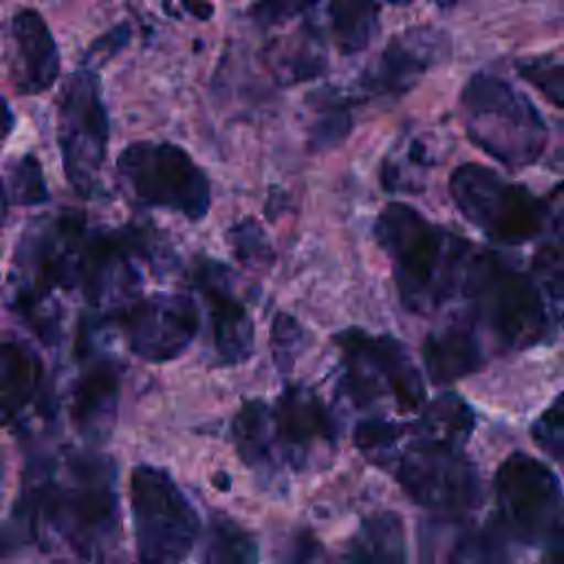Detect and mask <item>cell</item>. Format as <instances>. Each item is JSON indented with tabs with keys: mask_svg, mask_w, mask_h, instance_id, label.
<instances>
[{
	"mask_svg": "<svg viewBox=\"0 0 564 564\" xmlns=\"http://www.w3.org/2000/svg\"><path fill=\"white\" fill-rule=\"evenodd\" d=\"M341 352V388L359 408L390 399L397 410L414 412L425 403L421 372L405 346L392 335H370L361 328H346L335 335Z\"/></svg>",
	"mask_w": 564,
	"mask_h": 564,
	"instance_id": "6",
	"label": "cell"
},
{
	"mask_svg": "<svg viewBox=\"0 0 564 564\" xmlns=\"http://www.w3.org/2000/svg\"><path fill=\"white\" fill-rule=\"evenodd\" d=\"M394 476L401 489L438 516H465L480 505V478L460 447L416 438L399 454Z\"/></svg>",
	"mask_w": 564,
	"mask_h": 564,
	"instance_id": "11",
	"label": "cell"
},
{
	"mask_svg": "<svg viewBox=\"0 0 564 564\" xmlns=\"http://www.w3.org/2000/svg\"><path fill=\"white\" fill-rule=\"evenodd\" d=\"M130 40V26L128 24H119L112 31L104 33L101 37H97L93 42V46L86 51V62H99L104 64L106 59H110L112 55H117Z\"/></svg>",
	"mask_w": 564,
	"mask_h": 564,
	"instance_id": "37",
	"label": "cell"
},
{
	"mask_svg": "<svg viewBox=\"0 0 564 564\" xmlns=\"http://www.w3.org/2000/svg\"><path fill=\"white\" fill-rule=\"evenodd\" d=\"M11 128H13V115H11L9 101H4V134H9Z\"/></svg>",
	"mask_w": 564,
	"mask_h": 564,
	"instance_id": "40",
	"label": "cell"
},
{
	"mask_svg": "<svg viewBox=\"0 0 564 564\" xmlns=\"http://www.w3.org/2000/svg\"><path fill=\"white\" fill-rule=\"evenodd\" d=\"M128 348L150 361L165 364L181 357L198 333V308L189 295L156 293L134 300L119 313Z\"/></svg>",
	"mask_w": 564,
	"mask_h": 564,
	"instance_id": "13",
	"label": "cell"
},
{
	"mask_svg": "<svg viewBox=\"0 0 564 564\" xmlns=\"http://www.w3.org/2000/svg\"><path fill=\"white\" fill-rule=\"evenodd\" d=\"M502 529L524 544L549 546L564 531V491L557 476L538 458L513 452L494 478Z\"/></svg>",
	"mask_w": 564,
	"mask_h": 564,
	"instance_id": "9",
	"label": "cell"
},
{
	"mask_svg": "<svg viewBox=\"0 0 564 564\" xmlns=\"http://www.w3.org/2000/svg\"><path fill=\"white\" fill-rule=\"evenodd\" d=\"M533 438L553 456L564 452V392L553 399V403L540 414L533 425Z\"/></svg>",
	"mask_w": 564,
	"mask_h": 564,
	"instance_id": "35",
	"label": "cell"
},
{
	"mask_svg": "<svg viewBox=\"0 0 564 564\" xmlns=\"http://www.w3.org/2000/svg\"><path fill=\"white\" fill-rule=\"evenodd\" d=\"M130 511L141 564H181L194 549L200 533L198 513L165 469H132Z\"/></svg>",
	"mask_w": 564,
	"mask_h": 564,
	"instance_id": "5",
	"label": "cell"
},
{
	"mask_svg": "<svg viewBox=\"0 0 564 564\" xmlns=\"http://www.w3.org/2000/svg\"><path fill=\"white\" fill-rule=\"evenodd\" d=\"M449 51L447 35L432 26H414L390 40L375 68L361 77V88L370 95L401 97L419 77L441 62Z\"/></svg>",
	"mask_w": 564,
	"mask_h": 564,
	"instance_id": "17",
	"label": "cell"
},
{
	"mask_svg": "<svg viewBox=\"0 0 564 564\" xmlns=\"http://www.w3.org/2000/svg\"><path fill=\"white\" fill-rule=\"evenodd\" d=\"M231 436L240 458L253 469H271L275 465V421L273 410L260 399L242 403L231 423Z\"/></svg>",
	"mask_w": 564,
	"mask_h": 564,
	"instance_id": "24",
	"label": "cell"
},
{
	"mask_svg": "<svg viewBox=\"0 0 564 564\" xmlns=\"http://www.w3.org/2000/svg\"><path fill=\"white\" fill-rule=\"evenodd\" d=\"M421 564H507L498 535L463 516H441L419 524Z\"/></svg>",
	"mask_w": 564,
	"mask_h": 564,
	"instance_id": "20",
	"label": "cell"
},
{
	"mask_svg": "<svg viewBox=\"0 0 564 564\" xmlns=\"http://www.w3.org/2000/svg\"><path fill=\"white\" fill-rule=\"evenodd\" d=\"M48 200L44 172L33 154H22L13 161L4 181V209L9 203L15 205H40Z\"/></svg>",
	"mask_w": 564,
	"mask_h": 564,
	"instance_id": "30",
	"label": "cell"
},
{
	"mask_svg": "<svg viewBox=\"0 0 564 564\" xmlns=\"http://www.w3.org/2000/svg\"><path fill=\"white\" fill-rule=\"evenodd\" d=\"M77 352L86 359L70 390V421L79 436L93 445H101L108 441L117 419L121 392L119 370L112 359L86 346L84 339H79Z\"/></svg>",
	"mask_w": 564,
	"mask_h": 564,
	"instance_id": "18",
	"label": "cell"
},
{
	"mask_svg": "<svg viewBox=\"0 0 564 564\" xmlns=\"http://www.w3.org/2000/svg\"><path fill=\"white\" fill-rule=\"evenodd\" d=\"M315 0H253V4L249 7V18L260 29H271L291 18H297Z\"/></svg>",
	"mask_w": 564,
	"mask_h": 564,
	"instance_id": "36",
	"label": "cell"
},
{
	"mask_svg": "<svg viewBox=\"0 0 564 564\" xmlns=\"http://www.w3.org/2000/svg\"><path fill=\"white\" fill-rule=\"evenodd\" d=\"M313 99L315 117L308 128V145L313 150H330L339 145L352 128L348 99L337 90H322L313 95Z\"/></svg>",
	"mask_w": 564,
	"mask_h": 564,
	"instance_id": "28",
	"label": "cell"
},
{
	"mask_svg": "<svg viewBox=\"0 0 564 564\" xmlns=\"http://www.w3.org/2000/svg\"><path fill=\"white\" fill-rule=\"evenodd\" d=\"M273 421L282 458L295 469L304 467L315 452H333L337 445V430L326 405L304 386L284 388L273 408Z\"/></svg>",
	"mask_w": 564,
	"mask_h": 564,
	"instance_id": "16",
	"label": "cell"
},
{
	"mask_svg": "<svg viewBox=\"0 0 564 564\" xmlns=\"http://www.w3.org/2000/svg\"><path fill=\"white\" fill-rule=\"evenodd\" d=\"M258 544L234 518L214 513L207 524L200 564H256Z\"/></svg>",
	"mask_w": 564,
	"mask_h": 564,
	"instance_id": "27",
	"label": "cell"
},
{
	"mask_svg": "<svg viewBox=\"0 0 564 564\" xmlns=\"http://www.w3.org/2000/svg\"><path fill=\"white\" fill-rule=\"evenodd\" d=\"M18 522L29 538L64 542L88 564H108L119 551L117 467L108 456L75 452L26 485Z\"/></svg>",
	"mask_w": 564,
	"mask_h": 564,
	"instance_id": "1",
	"label": "cell"
},
{
	"mask_svg": "<svg viewBox=\"0 0 564 564\" xmlns=\"http://www.w3.org/2000/svg\"><path fill=\"white\" fill-rule=\"evenodd\" d=\"M471 311L507 348H531L553 337V319L533 275L520 273L494 251H474L463 271Z\"/></svg>",
	"mask_w": 564,
	"mask_h": 564,
	"instance_id": "3",
	"label": "cell"
},
{
	"mask_svg": "<svg viewBox=\"0 0 564 564\" xmlns=\"http://www.w3.org/2000/svg\"><path fill=\"white\" fill-rule=\"evenodd\" d=\"M185 11L196 15L198 20H207L214 13V4L209 0H181Z\"/></svg>",
	"mask_w": 564,
	"mask_h": 564,
	"instance_id": "39",
	"label": "cell"
},
{
	"mask_svg": "<svg viewBox=\"0 0 564 564\" xmlns=\"http://www.w3.org/2000/svg\"><path fill=\"white\" fill-rule=\"evenodd\" d=\"M542 564H564V531L546 546Z\"/></svg>",
	"mask_w": 564,
	"mask_h": 564,
	"instance_id": "38",
	"label": "cell"
},
{
	"mask_svg": "<svg viewBox=\"0 0 564 564\" xmlns=\"http://www.w3.org/2000/svg\"><path fill=\"white\" fill-rule=\"evenodd\" d=\"M306 344V330L286 313H278L271 324V350L280 370L289 372Z\"/></svg>",
	"mask_w": 564,
	"mask_h": 564,
	"instance_id": "34",
	"label": "cell"
},
{
	"mask_svg": "<svg viewBox=\"0 0 564 564\" xmlns=\"http://www.w3.org/2000/svg\"><path fill=\"white\" fill-rule=\"evenodd\" d=\"M0 383H2V414L9 425L18 421L42 397L44 368L33 348L22 341L7 339L0 352Z\"/></svg>",
	"mask_w": 564,
	"mask_h": 564,
	"instance_id": "22",
	"label": "cell"
},
{
	"mask_svg": "<svg viewBox=\"0 0 564 564\" xmlns=\"http://www.w3.org/2000/svg\"><path fill=\"white\" fill-rule=\"evenodd\" d=\"M348 564H408L403 522L394 511L368 516L346 549Z\"/></svg>",
	"mask_w": 564,
	"mask_h": 564,
	"instance_id": "23",
	"label": "cell"
},
{
	"mask_svg": "<svg viewBox=\"0 0 564 564\" xmlns=\"http://www.w3.org/2000/svg\"><path fill=\"white\" fill-rule=\"evenodd\" d=\"M117 170L134 198L200 220L212 205V187L192 156L170 141H137L121 150Z\"/></svg>",
	"mask_w": 564,
	"mask_h": 564,
	"instance_id": "7",
	"label": "cell"
},
{
	"mask_svg": "<svg viewBox=\"0 0 564 564\" xmlns=\"http://www.w3.org/2000/svg\"><path fill=\"white\" fill-rule=\"evenodd\" d=\"M476 416L474 410L454 392H445L430 401L416 421L419 438L441 441L456 447L469 438Z\"/></svg>",
	"mask_w": 564,
	"mask_h": 564,
	"instance_id": "25",
	"label": "cell"
},
{
	"mask_svg": "<svg viewBox=\"0 0 564 564\" xmlns=\"http://www.w3.org/2000/svg\"><path fill=\"white\" fill-rule=\"evenodd\" d=\"M390 4H410L412 0H388Z\"/></svg>",
	"mask_w": 564,
	"mask_h": 564,
	"instance_id": "42",
	"label": "cell"
},
{
	"mask_svg": "<svg viewBox=\"0 0 564 564\" xmlns=\"http://www.w3.org/2000/svg\"><path fill=\"white\" fill-rule=\"evenodd\" d=\"M456 2H458V0H436V4H438L441 9H449V7L456 4Z\"/></svg>",
	"mask_w": 564,
	"mask_h": 564,
	"instance_id": "41",
	"label": "cell"
},
{
	"mask_svg": "<svg viewBox=\"0 0 564 564\" xmlns=\"http://www.w3.org/2000/svg\"><path fill=\"white\" fill-rule=\"evenodd\" d=\"M229 269L216 260H200L194 284L209 308L214 355L225 366L242 364L253 352V322L247 306L231 289Z\"/></svg>",
	"mask_w": 564,
	"mask_h": 564,
	"instance_id": "15",
	"label": "cell"
},
{
	"mask_svg": "<svg viewBox=\"0 0 564 564\" xmlns=\"http://www.w3.org/2000/svg\"><path fill=\"white\" fill-rule=\"evenodd\" d=\"M139 258L134 227L119 231H88L79 256V286L95 308H126L141 286L132 264Z\"/></svg>",
	"mask_w": 564,
	"mask_h": 564,
	"instance_id": "14",
	"label": "cell"
},
{
	"mask_svg": "<svg viewBox=\"0 0 564 564\" xmlns=\"http://www.w3.org/2000/svg\"><path fill=\"white\" fill-rule=\"evenodd\" d=\"M227 240H229L236 258L249 267H264L273 260V251H271V245H269L262 227L251 218L236 223L229 229Z\"/></svg>",
	"mask_w": 564,
	"mask_h": 564,
	"instance_id": "33",
	"label": "cell"
},
{
	"mask_svg": "<svg viewBox=\"0 0 564 564\" xmlns=\"http://www.w3.org/2000/svg\"><path fill=\"white\" fill-rule=\"evenodd\" d=\"M531 275L544 295L555 330L564 337V253L553 245H544L533 258Z\"/></svg>",
	"mask_w": 564,
	"mask_h": 564,
	"instance_id": "29",
	"label": "cell"
},
{
	"mask_svg": "<svg viewBox=\"0 0 564 564\" xmlns=\"http://www.w3.org/2000/svg\"><path fill=\"white\" fill-rule=\"evenodd\" d=\"M57 143L68 183L84 198L101 194V165L108 152V112L93 68L75 70L57 106Z\"/></svg>",
	"mask_w": 564,
	"mask_h": 564,
	"instance_id": "10",
	"label": "cell"
},
{
	"mask_svg": "<svg viewBox=\"0 0 564 564\" xmlns=\"http://www.w3.org/2000/svg\"><path fill=\"white\" fill-rule=\"evenodd\" d=\"M518 73L533 84L549 101L564 108V59L542 55L518 62Z\"/></svg>",
	"mask_w": 564,
	"mask_h": 564,
	"instance_id": "32",
	"label": "cell"
},
{
	"mask_svg": "<svg viewBox=\"0 0 564 564\" xmlns=\"http://www.w3.org/2000/svg\"><path fill=\"white\" fill-rule=\"evenodd\" d=\"M460 104L471 143L496 161L522 167L542 154L546 126L533 104L507 82L478 73L465 84Z\"/></svg>",
	"mask_w": 564,
	"mask_h": 564,
	"instance_id": "4",
	"label": "cell"
},
{
	"mask_svg": "<svg viewBox=\"0 0 564 564\" xmlns=\"http://www.w3.org/2000/svg\"><path fill=\"white\" fill-rule=\"evenodd\" d=\"M401 427L386 419H366L355 427V445L375 465L388 467L399 458Z\"/></svg>",
	"mask_w": 564,
	"mask_h": 564,
	"instance_id": "31",
	"label": "cell"
},
{
	"mask_svg": "<svg viewBox=\"0 0 564 564\" xmlns=\"http://www.w3.org/2000/svg\"><path fill=\"white\" fill-rule=\"evenodd\" d=\"M449 194L471 225L502 245L535 238L549 214L546 205L524 185L509 183L478 163H465L452 172Z\"/></svg>",
	"mask_w": 564,
	"mask_h": 564,
	"instance_id": "8",
	"label": "cell"
},
{
	"mask_svg": "<svg viewBox=\"0 0 564 564\" xmlns=\"http://www.w3.org/2000/svg\"><path fill=\"white\" fill-rule=\"evenodd\" d=\"M375 238L392 262L399 300L410 313H434L463 284L471 245L414 207L388 203L375 220Z\"/></svg>",
	"mask_w": 564,
	"mask_h": 564,
	"instance_id": "2",
	"label": "cell"
},
{
	"mask_svg": "<svg viewBox=\"0 0 564 564\" xmlns=\"http://www.w3.org/2000/svg\"><path fill=\"white\" fill-rule=\"evenodd\" d=\"M86 234V218L75 209L33 220L15 249L13 291L53 295V289L75 286Z\"/></svg>",
	"mask_w": 564,
	"mask_h": 564,
	"instance_id": "12",
	"label": "cell"
},
{
	"mask_svg": "<svg viewBox=\"0 0 564 564\" xmlns=\"http://www.w3.org/2000/svg\"><path fill=\"white\" fill-rule=\"evenodd\" d=\"M333 40L341 55L361 53L379 24L377 0H330L328 7Z\"/></svg>",
	"mask_w": 564,
	"mask_h": 564,
	"instance_id": "26",
	"label": "cell"
},
{
	"mask_svg": "<svg viewBox=\"0 0 564 564\" xmlns=\"http://www.w3.org/2000/svg\"><path fill=\"white\" fill-rule=\"evenodd\" d=\"M423 366L434 383H449L482 368L485 355L476 333L463 324L432 330L421 348Z\"/></svg>",
	"mask_w": 564,
	"mask_h": 564,
	"instance_id": "21",
	"label": "cell"
},
{
	"mask_svg": "<svg viewBox=\"0 0 564 564\" xmlns=\"http://www.w3.org/2000/svg\"><path fill=\"white\" fill-rule=\"evenodd\" d=\"M9 70L20 95L46 93L59 75L55 37L44 18L33 9H22L11 20Z\"/></svg>",
	"mask_w": 564,
	"mask_h": 564,
	"instance_id": "19",
	"label": "cell"
}]
</instances>
